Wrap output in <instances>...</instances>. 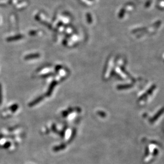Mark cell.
<instances>
[{
    "label": "cell",
    "instance_id": "6da1fadb",
    "mask_svg": "<svg viewBox=\"0 0 164 164\" xmlns=\"http://www.w3.org/2000/svg\"><path fill=\"white\" fill-rule=\"evenodd\" d=\"M1 88H0V103H1Z\"/></svg>",
    "mask_w": 164,
    "mask_h": 164
}]
</instances>
